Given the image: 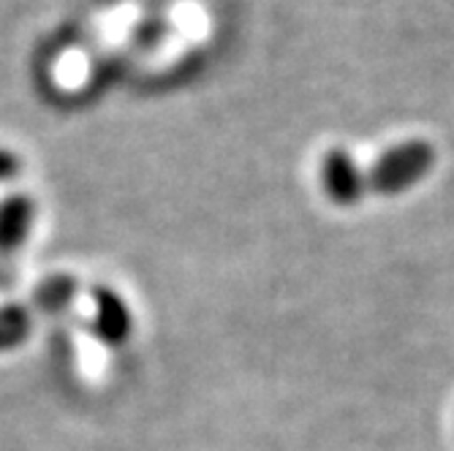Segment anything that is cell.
Instances as JSON below:
<instances>
[{
	"label": "cell",
	"mask_w": 454,
	"mask_h": 451,
	"mask_svg": "<svg viewBox=\"0 0 454 451\" xmlns=\"http://www.w3.org/2000/svg\"><path fill=\"white\" fill-rule=\"evenodd\" d=\"M435 150L422 139H411L389 147L373 167L364 172V193L392 196L414 188L433 169Z\"/></svg>",
	"instance_id": "6da1fadb"
},
{
	"label": "cell",
	"mask_w": 454,
	"mask_h": 451,
	"mask_svg": "<svg viewBox=\"0 0 454 451\" xmlns=\"http://www.w3.org/2000/svg\"><path fill=\"white\" fill-rule=\"evenodd\" d=\"M321 188L335 204H356L364 196V169L346 150L335 147L321 160Z\"/></svg>",
	"instance_id": "7a4b0ae2"
},
{
	"label": "cell",
	"mask_w": 454,
	"mask_h": 451,
	"mask_svg": "<svg viewBox=\"0 0 454 451\" xmlns=\"http://www.w3.org/2000/svg\"><path fill=\"white\" fill-rule=\"evenodd\" d=\"M33 198L30 196H9L0 201V253H14L33 226Z\"/></svg>",
	"instance_id": "3957f363"
},
{
	"label": "cell",
	"mask_w": 454,
	"mask_h": 451,
	"mask_svg": "<svg viewBox=\"0 0 454 451\" xmlns=\"http://www.w3.org/2000/svg\"><path fill=\"white\" fill-rule=\"evenodd\" d=\"M96 332L106 343H122L131 332V313L122 299L106 289L96 292Z\"/></svg>",
	"instance_id": "277c9868"
},
{
	"label": "cell",
	"mask_w": 454,
	"mask_h": 451,
	"mask_svg": "<svg viewBox=\"0 0 454 451\" xmlns=\"http://www.w3.org/2000/svg\"><path fill=\"white\" fill-rule=\"evenodd\" d=\"M74 294H76V280L66 275H55L35 289V305L41 310L55 313V310H63L74 299Z\"/></svg>",
	"instance_id": "5b68a950"
},
{
	"label": "cell",
	"mask_w": 454,
	"mask_h": 451,
	"mask_svg": "<svg viewBox=\"0 0 454 451\" xmlns=\"http://www.w3.org/2000/svg\"><path fill=\"white\" fill-rule=\"evenodd\" d=\"M30 332V310L22 305L0 307V348H12Z\"/></svg>",
	"instance_id": "8992f818"
},
{
	"label": "cell",
	"mask_w": 454,
	"mask_h": 451,
	"mask_svg": "<svg viewBox=\"0 0 454 451\" xmlns=\"http://www.w3.org/2000/svg\"><path fill=\"white\" fill-rule=\"evenodd\" d=\"M20 169H22L20 158H17L14 152H9V150L0 147V183H4V180H12Z\"/></svg>",
	"instance_id": "52a82bcc"
},
{
	"label": "cell",
	"mask_w": 454,
	"mask_h": 451,
	"mask_svg": "<svg viewBox=\"0 0 454 451\" xmlns=\"http://www.w3.org/2000/svg\"><path fill=\"white\" fill-rule=\"evenodd\" d=\"M9 280H12V277H9V272H6V269H0V285H6Z\"/></svg>",
	"instance_id": "ba28073f"
}]
</instances>
